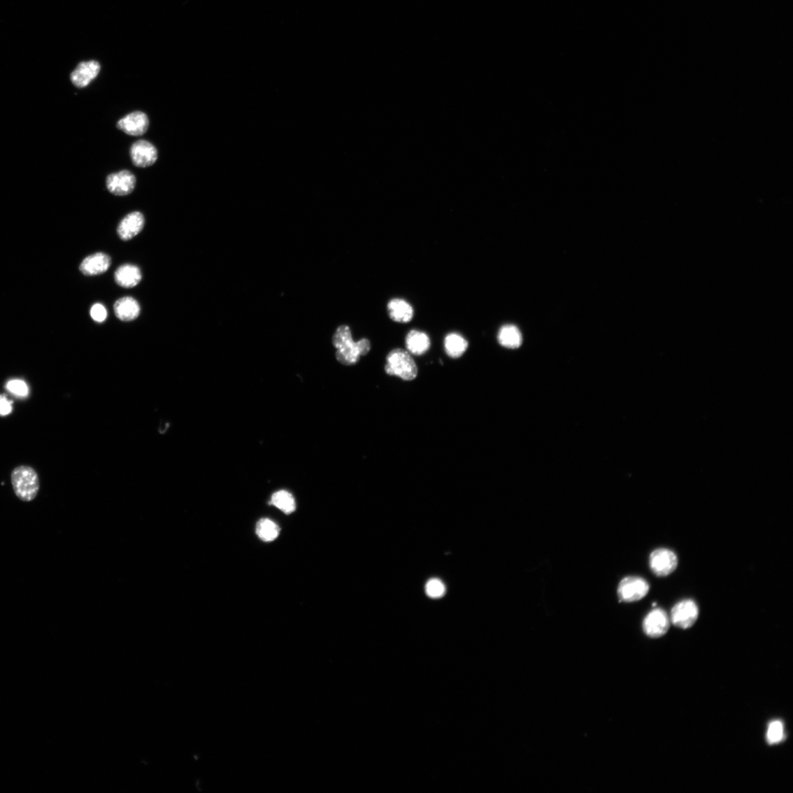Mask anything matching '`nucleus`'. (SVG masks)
<instances>
[{"mask_svg": "<svg viewBox=\"0 0 793 793\" xmlns=\"http://www.w3.org/2000/svg\"><path fill=\"white\" fill-rule=\"evenodd\" d=\"M385 372L403 380H414L418 375V367L408 351L401 348L391 350L387 357Z\"/></svg>", "mask_w": 793, "mask_h": 793, "instance_id": "2", "label": "nucleus"}, {"mask_svg": "<svg viewBox=\"0 0 793 793\" xmlns=\"http://www.w3.org/2000/svg\"><path fill=\"white\" fill-rule=\"evenodd\" d=\"M670 618L665 610L655 608L645 617L643 629L646 636L657 638L667 634L670 627Z\"/></svg>", "mask_w": 793, "mask_h": 793, "instance_id": "6", "label": "nucleus"}, {"mask_svg": "<svg viewBox=\"0 0 793 793\" xmlns=\"http://www.w3.org/2000/svg\"><path fill=\"white\" fill-rule=\"evenodd\" d=\"M406 345L410 354L420 356L429 350L430 338L422 331L411 330L406 335Z\"/></svg>", "mask_w": 793, "mask_h": 793, "instance_id": "17", "label": "nucleus"}, {"mask_svg": "<svg viewBox=\"0 0 793 793\" xmlns=\"http://www.w3.org/2000/svg\"><path fill=\"white\" fill-rule=\"evenodd\" d=\"M387 313L392 320L399 323H407L414 317V308L406 301L393 299L387 304Z\"/></svg>", "mask_w": 793, "mask_h": 793, "instance_id": "16", "label": "nucleus"}, {"mask_svg": "<svg viewBox=\"0 0 793 793\" xmlns=\"http://www.w3.org/2000/svg\"><path fill=\"white\" fill-rule=\"evenodd\" d=\"M114 313L120 320L130 322L138 317L141 313V306L134 298L123 297L115 303Z\"/></svg>", "mask_w": 793, "mask_h": 793, "instance_id": "15", "label": "nucleus"}, {"mask_svg": "<svg viewBox=\"0 0 793 793\" xmlns=\"http://www.w3.org/2000/svg\"><path fill=\"white\" fill-rule=\"evenodd\" d=\"M280 527L269 519L260 520L256 527V534L258 537L266 542L276 539L280 534Z\"/></svg>", "mask_w": 793, "mask_h": 793, "instance_id": "21", "label": "nucleus"}, {"mask_svg": "<svg viewBox=\"0 0 793 793\" xmlns=\"http://www.w3.org/2000/svg\"><path fill=\"white\" fill-rule=\"evenodd\" d=\"M352 341L350 329L347 326L338 328L333 336V344L337 349L343 348Z\"/></svg>", "mask_w": 793, "mask_h": 793, "instance_id": "23", "label": "nucleus"}, {"mask_svg": "<svg viewBox=\"0 0 793 793\" xmlns=\"http://www.w3.org/2000/svg\"><path fill=\"white\" fill-rule=\"evenodd\" d=\"M111 264L110 257L101 252L87 257L81 263L80 271L87 276H98L108 271Z\"/></svg>", "mask_w": 793, "mask_h": 793, "instance_id": "13", "label": "nucleus"}, {"mask_svg": "<svg viewBox=\"0 0 793 793\" xmlns=\"http://www.w3.org/2000/svg\"><path fill=\"white\" fill-rule=\"evenodd\" d=\"M144 224L143 215L141 212H132L122 220L117 232L122 241H127L136 237L143 230Z\"/></svg>", "mask_w": 793, "mask_h": 793, "instance_id": "11", "label": "nucleus"}, {"mask_svg": "<svg viewBox=\"0 0 793 793\" xmlns=\"http://www.w3.org/2000/svg\"><path fill=\"white\" fill-rule=\"evenodd\" d=\"M141 271L134 264H123L115 273L116 284L124 288L135 287L141 283Z\"/></svg>", "mask_w": 793, "mask_h": 793, "instance_id": "14", "label": "nucleus"}, {"mask_svg": "<svg viewBox=\"0 0 793 793\" xmlns=\"http://www.w3.org/2000/svg\"><path fill=\"white\" fill-rule=\"evenodd\" d=\"M678 558L673 551L666 548H659L653 551L650 557V566L654 574L658 577H666L677 569Z\"/></svg>", "mask_w": 793, "mask_h": 793, "instance_id": "4", "label": "nucleus"}, {"mask_svg": "<svg viewBox=\"0 0 793 793\" xmlns=\"http://www.w3.org/2000/svg\"><path fill=\"white\" fill-rule=\"evenodd\" d=\"M446 354L452 359L462 357L468 348V342L464 336L457 333L448 334L444 342Z\"/></svg>", "mask_w": 793, "mask_h": 793, "instance_id": "18", "label": "nucleus"}, {"mask_svg": "<svg viewBox=\"0 0 793 793\" xmlns=\"http://www.w3.org/2000/svg\"><path fill=\"white\" fill-rule=\"evenodd\" d=\"M785 738L784 725L780 721L771 723L767 732V741L771 745L781 743Z\"/></svg>", "mask_w": 793, "mask_h": 793, "instance_id": "22", "label": "nucleus"}, {"mask_svg": "<svg viewBox=\"0 0 793 793\" xmlns=\"http://www.w3.org/2000/svg\"><path fill=\"white\" fill-rule=\"evenodd\" d=\"M136 176L128 170L110 174L106 180L109 192L115 196H127L135 190Z\"/></svg>", "mask_w": 793, "mask_h": 793, "instance_id": "7", "label": "nucleus"}, {"mask_svg": "<svg viewBox=\"0 0 793 793\" xmlns=\"http://www.w3.org/2000/svg\"><path fill=\"white\" fill-rule=\"evenodd\" d=\"M13 402L8 401L5 396L0 395V415L6 416L11 413Z\"/></svg>", "mask_w": 793, "mask_h": 793, "instance_id": "27", "label": "nucleus"}, {"mask_svg": "<svg viewBox=\"0 0 793 793\" xmlns=\"http://www.w3.org/2000/svg\"><path fill=\"white\" fill-rule=\"evenodd\" d=\"M92 318L97 322H104L108 317V312L106 308L101 303H95L92 306L90 312Z\"/></svg>", "mask_w": 793, "mask_h": 793, "instance_id": "26", "label": "nucleus"}, {"mask_svg": "<svg viewBox=\"0 0 793 793\" xmlns=\"http://www.w3.org/2000/svg\"><path fill=\"white\" fill-rule=\"evenodd\" d=\"M11 483L15 494L23 502H31L36 497L40 481L36 470L31 466H20L11 473Z\"/></svg>", "mask_w": 793, "mask_h": 793, "instance_id": "1", "label": "nucleus"}, {"mask_svg": "<svg viewBox=\"0 0 793 793\" xmlns=\"http://www.w3.org/2000/svg\"><path fill=\"white\" fill-rule=\"evenodd\" d=\"M116 126L129 136H141L148 131L150 120L145 113L135 111L123 117Z\"/></svg>", "mask_w": 793, "mask_h": 793, "instance_id": "9", "label": "nucleus"}, {"mask_svg": "<svg viewBox=\"0 0 793 793\" xmlns=\"http://www.w3.org/2000/svg\"><path fill=\"white\" fill-rule=\"evenodd\" d=\"M130 156L132 163L138 168L154 165L158 157L156 147L149 141L141 140L131 145Z\"/></svg>", "mask_w": 793, "mask_h": 793, "instance_id": "8", "label": "nucleus"}, {"mask_svg": "<svg viewBox=\"0 0 793 793\" xmlns=\"http://www.w3.org/2000/svg\"><path fill=\"white\" fill-rule=\"evenodd\" d=\"M7 390L15 395L25 396L28 394V387L23 380H13L8 382Z\"/></svg>", "mask_w": 793, "mask_h": 793, "instance_id": "25", "label": "nucleus"}, {"mask_svg": "<svg viewBox=\"0 0 793 793\" xmlns=\"http://www.w3.org/2000/svg\"><path fill=\"white\" fill-rule=\"evenodd\" d=\"M271 505L274 506L289 515L297 509L295 499L288 492L282 490L274 493L271 497Z\"/></svg>", "mask_w": 793, "mask_h": 793, "instance_id": "20", "label": "nucleus"}, {"mask_svg": "<svg viewBox=\"0 0 793 793\" xmlns=\"http://www.w3.org/2000/svg\"><path fill=\"white\" fill-rule=\"evenodd\" d=\"M650 591L648 581L639 577H627L619 585L620 601L634 602L643 599Z\"/></svg>", "mask_w": 793, "mask_h": 793, "instance_id": "5", "label": "nucleus"}, {"mask_svg": "<svg viewBox=\"0 0 793 793\" xmlns=\"http://www.w3.org/2000/svg\"><path fill=\"white\" fill-rule=\"evenodd\" d=\"M101 66L97 62H83L71 73V80L76 87H85L97 78Z\"/></svg>", "mask_w": 793, "mask_h": 793, "instance_id": "12", "label": "nucleus"}, {"mask_svg": "<svg viewBox=\"0 0 793 793\" xmlns=\"http://www.w3.org/2000/svg\"><path fill=\"white\" fill-rule=\"evenodd\" d=\"M498 341L503 347L517 348L522 342V334L518 328L513 325H506L499 329Z\"/></svg>", "mask_w": 793, "mask_h": 793, "instance_id": "19", "label": "nucleus"}, {"mask_svg": "<svg viewBox=\"0 0 793 793\" xmlns=\"http://www.w3.org/2000/svg\"><path fill=\"white\" fill-rule=\"evenodd\" d=\"M445 592V585L438 580L433 579L426 585V592L432 598L442 596Z\"/></svg>", "mask_w": 793, "mask_h": 793, "instance_id": "24", "label": "nucleus"}, {"mask_svg": "<svg viewBox=\"0 0 793 793\" xmlns=\"http://www.w3.org/2000/svg\"><path fill=\"white\" fill-rule=\"evenodd\" d=\"M699 610L692 599H685L671 610L670 621L675 626L686 629L693 627L699 618Z\"/></svg>", "mask_w": 793, "mask_h": 793, "instance_id": "3", "label": "nucleus"}, {"mask_svg": "<svg viewBox=\"0 0 793 793\" xmlns=\"http://www.w3.org/2000/svg\"><path fill=\"white\" fill-rule=\"evenodd\" d=\"M371 349V342L367 339H362L357 343L352 341L343 348L337 349L336 357L343 364L354 365L359 362L362 356L369 354Z\"/></svg>", "mask_w": 793, "mask_h": 793, "instance_id": "10", "label": "nucleus"}]
</instances>
